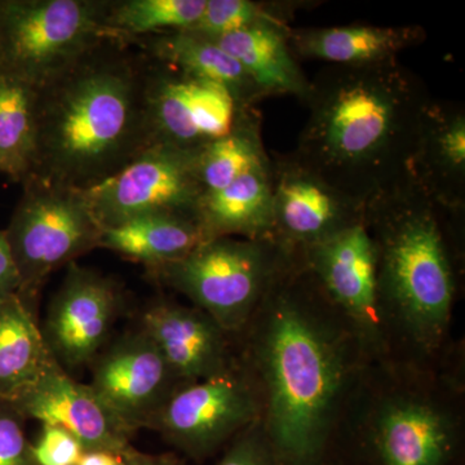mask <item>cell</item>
<instances>
[{"label":"cell","mask_w":465,"mask_h":465,"mask_svg":"<svg viewBox=\"0 0 465 465\" xmlns=\"http://www.w3.org/2000/svg\"><path fill=\"white\" fill-rule=\"evenodd\" d=\"M232 339L278 463L322 465L371 363L298 253Z\"/></svg>","instance_id":"cell-1"},{"label":"cell","mask_w":465,"mask_h":465,"mask_svg":"<svg viewBox=\"0 0 465 465\" xmlns=\"http://www.w3.org/2000/svg\"><path fill=\"white\" fill-rule=\"evenodd\" d=\"M293 161L366 207L412 182L430 100L399 61L335 65L314 82Z\"/></svg>","instance_id":"cell-2"},{"label":"cell","mask_w":465,"mask_h":465,"mask_svg":"<svg viewBox=\"0 0 465 465\" xmlns=\"http://www.w3.org/2000/svg\"><path fill=\"white\" fill-rule=\"evenodd\" d=\"M145 70L142 51L108 38L36 88L30 176L88 191L148 150Z\"/></svg>","instance_id":"cell-3"},{"label":"cell","mask_w":465,"mask_h":465,"mask_svg":"<svg viewBox=\"0 0 465 465\" xmlns=\"http://www.w3.org/2000/svg\"><path fill=\"white\" fill-rule=\"evenodd\" d=\"M442 206L411 182L365 207L390 361L440 367L463 351L451 339L457 273Z\"/></svg>","instance_id":"cell-4"},{"label":"cell","mask_w":465,"mask_h":465,"mask_svg":"<svg viewBox=\"0 0 465 465\" xmlns=\"http://www.w3.org/2000/svg\"><path fill=\"white\" fill-rule=\"evenodd\" d=\"M339 443L357 465H464V356L423 367H367Z\"/></svg>","instance_id":"cell-5"},{"label":"cell","mask_w":465,"mask_h":465,"mask_svg":"<svg viewBox=\"0 0 465 465\" xmlns=\"http://www.w3.org/2000/svg\"><path fill=\"white\" fill-rule=\"evenodd\" d=\"M292 255L274 241L219 237L202 242L185 258L146 275L183 293L234 336L249 323Z\"/></svg>","instance_id":"cell-6"},{"label":"cell","mask_w":465,"mask_h":465,"mask_svg":"<svg viewBox=\"0 0 465 465\" xmlns=\"http://www.w3.org/2000/svg\"><path fill=\"white\" fill-rule=\"evenodd\" d=\"M3 231L16 264L17 295L38 313L43 286L54 272L99 249L101 228L84 191L27 177Z\"/></svg>","instance_id":"cell-7"},{"label":"cell","mask_w":465,"mask_h":465,"mask_svg":"<svg viewBox=\"0 0 465 465\" xmlns=\"http://www.w3.org/2000/svg\"><path fill=\"white\" fill-rule=\"evenodd\" d=\"M110 0H0V75L41 87L99 43Z\"/></svg>","instance_id":"cell-8"},{"label":"cell","mask_w":465,"mask_h":465,"mask_svg":"<svg viewBox=\"0 0 465 465\" xmlns=\"http://www.w3.org/2000/svg\"><path fill=\"white\" fill-rule=\"evenodd\" d=\"M255 382L237 362L226 374L183 384L153 419L158 433L183 459L203 463L260 420Z\"/></svg>","instance_id":"cell-9"},{"label":"cell","mask_w":465,"mask_h":465,"mask_svg":"<svg viewBox=\"0 0 465 465\" xmlns=\"http://www.w3.org/2000/svg\"><path fill=\"white\" fill-rule=\"evenodd\" d=\"M298 255L356 335L370 363L390 361L379 308L375 244L365 219Z\"/></svg>","instance_id":"cell-10"},{"label":"cell","mask_w":465,"mask_h":465,"mask_svg":"<svg viewBox=\"0 0 465 465\" xmlns=\"http://www.w3.org/2000/svg\"><path fill=\"white\" fill-rule=\"evenodd\" d=\"M198 154L171 146H152L121 173L84 191L101 228L154 213L195 219L203 195L197 173Z\"/></svg>","instance_id":"cell-11"},{"label":"cell","mask_w":465,"mask_h":465,"mask_svg":"<svg viewBox=\"0 0 465 465\" xmlns=\"http://www.w3.org/2000/svg\"><path fill=\"white\" fill-rule=\"evenodd\" d=\"M125 311L127 296L115 278L72 262L41 326L45 347L70 375L88 369Z\"/></svg>","instance_id":"cell-12"},{"label":"cell","mask_w":465,"mask_h":465,"mask_svg":"<svg viewBox=\"0 0 465 465\" xmlns=\"http://www.w3.org/2000/svg\"><path fill=\"white\" fill-rule=\"evenodd\" d=\"M241 112L243 110L225 88L146 57L145 113L150 148L163 145L201 152L229 134Z\"/></svg>","instance_id":"cell-13"},{"label":"cell","mask_w":465,"mask_h":465,"mask_svg":"<svg viewBox=\"0 0 465 465\" xmlns=\"http://www.w3.org/2000/svg\"><path fill=\"white\" fill-rule=\"evenodd\" d=\"M90 387L134 434L153 419L183 382L136 323L113 338L88 367Z\"/></svg>","instance_id":"cell-14"},{"label":"cell","mask_w":465,"mask_h":465,"mask_svg":"<svg viewBox=\"0 0 465 465\" xmlns=\"http://www.w3.org/2000/svg\"><path fill=\"white\" fill-rule=\"evenodd\" d=\"M12 402L26 420L61 428L74 436L84 451L125 455L134 449L133 430L104 405L90 384L75 381L56 361Z\"/></svg>","instance_id":"cell-15"},{"label":"cell","mask_w":465,"mask_h":465,"mask_svg":"<svg viewBox=\"0 0 465 465\" xmlns=\"http://www.w3.org/2000/svg\"><path fill=\"white\" fill-rule=\"evenodd\" d=\"M273 182V241L291 253L365 219V207L296 161L281 162Z\"/></svg>","instance_id":"cell-16"},{"label":"cell","mask_w":465,"mask_h":465,"mask_svg":"<svg viewBox=\"0 0 465 465\" xmlns=\"http://www.w3.org/2000/svg\"><path fill=\"white\" fill-rule=\"evenodd\" d=\"M136 324L183 384L226 374L237 366L232 336L194 305L159 296L137 313Z\"/></svg>","instance_id":"cell-17"},{"label":"cell","mask_w":465,"mask_h":465,"mask_svg":"<svg viewBox=\"0 0 465 465\" xmlns=\"http://www.w3.org/2000/svg\"><path fill=\"white\" fill-rule=\"evenodd\" d=\"M195 219L204 240L273 241V182L269 161L251 168L225 188L202 195Z\"/></svg>","instance_id":"cell-18"},{"label":"cell","mask_w":465,"mask_h":465,"mask_svg":"<svg viewBox=\"0 0 465 465\" xmlns=\"http://www.w3.org/2000/svg\"><path fill=\"white\" fill-rule=\"evenodd\" d=\"M128 43L152 60L225 88L242 110L252 109L253 103L264 96L237 60L200 34L180 30Z\"/></svg>","instance_id":"cell-19"},{"label":"cell","mask_w":465,"mask_h":465,"mask_svg":"<svg viewBox=\"0 0 465 465\" xmlns=\"http://www.w3.org/2000/svg\"><path fill=\"white\" fill-rule=\"evenodd\" d=\"M465 174V118L430 105L412 162V182L448 208L460 206Z\"/></svg>","instance_id":"cell-20"},{"label":"cell","mask_w":465,"mask_h":465,"mask_svg":"<svg viewBox=\"0 0 465 465\" xmlns=\"http://www.w3.org/2000/svg\"><path fill=\"white\" fill-rule=\"evenodd\" d=\"M211 41L240 63L262 94H290L307 99L311 82L295 63L283 23L259 24Z\"/></svg>","instance_id":"cell-21"},{"label":"cell","mask_w":465,"mask_h":465,"mask_svg":"<svg viewBox=\"0 0 465 465\" xmlns=\"http://www.w3.org/2000/svg\"><path fill=\"white\" fill-rule=\"evenodd\" d=\"M424 36L419 27L336 26L289 34L291 51L335 65H371L396 60Z\"/></svg>","instance_id":"cell-22"},{"label":"cell","mask_w":465,"mask_h":465,"mask_svg":"<svg viewBox=\"0 0 465 465\" xmlns=\"http://www.w3.org/2000/svg\"><path fill=\"white\" fill-rule=\"evenodd\" d=\"M203 241L194 217L154 213L103 229L99 249L139 262L148 272L185 258Z\"/></svg>","instance_id":"cell-23"},{"label":"cell","mask_w":465,"mask_h":465,"mask_svg":"<svg viewBox=\"0 0 465 465\" xmlns=\"http://www.w3.org/2000/svg\"><path fill=\"white\" fill-rule=\"evenodd\" d=\"M36 316L17 293L0 300V399H17L54 361Z\"/></svg>","instance_id":"cell-24"},{"label":"cell","mask_w":465,"mask_h":465,"mask_svg":"<svg viewBox=\"0 0 465 465\" xmlns=\"http://www.w3.org/2000/svg\"><path fill=\"white\" fill-rule=\"evenodd\" d=\"M36 154V88L0 75V173L23 183Z\"/></svg>","instance_id":"cell-25"},{"label":"cell","mask_w":465,"mask_h":465,"mask_svg":"<svg viewBox=\"0 0 465 465\" xmlns=\"http://www.w3.org/2000/svg\"><path fill=\"white\" fill-rule=\"evenodd\" d=\"M266 161L255 115L251 109L243 110L229 134L208 143L198 154L197 173L202 191L206 194L225 188Z\"/></svg>","instance_id":"cell-26"},{"label":"cell","mask_w":465,"mask_h":465,"mask_svg":"<svg viewBox=\"0 0 465 465\" xmlns=\"http://www.w3.org/2000/svg\"><path fill=\"white\" fill-rule=\"evenodd\" d=\"M206 0H110L105 26L113 39L188 30L197 23Z\"/></svg>","instance_id":"cell-27"},{"label":"cell","mask_w":465,"mask_h":465,"mask_svg":"<svg viewBox=\"0 0 465 465\" xmlns=\"http://www.w3.org/2000/svg\"><path fill=\"white\" fill-rule=\"evenodd\" d=\"M262 23H282L264 5L250 0H206V7L188 32L213 39Z\"/></svg>","instance_id":"cell-28"},{"label":"cell","mask_w":465,"mask_h":465,"mask_svg":"<svg viewBox=\"0 0 465 465\" xmlns=\"http://www.w3.org/2000/svg\"><path fill=\"white\" fill-rule=\"evenodd\" d=\"M26 421L11 400L0 399V465H38Z\"/></svg>","instance_id":"cell-29"},{"label":"cell","mask_w":465,"mask_h":465,"mask_svg":"<svg viewBox=\"0 0 465 465\" xmlns=\"http://www.w3.org/2000/svg\"><path fill=\"white\" fill-rule=\"evenodd\" d=\"M216 465H280L260 421L249 425L224 448Z\"/></svg>","instance_id":"cell-30"},{"label":"cell","mask_w":465,"mask_h":465,"mask_svg":"<svg viewBox=\"0 0 465 465\" xmlns=\"http://www.w3.org/2000/svg\"><path fill=\"white\" fill-rule=\"evenodd\" d=\"M32 445L38 465H78L84 454V446L74 436L51 425H42L41 433Z\"/></svg>","instance_id":"cell-31"},{"label":"cell","mask_w":465,"mask_h":465,"mask_svg":"<svg viewBox=\"0 0 465 465\" xmlns=\"http://www.w3.org/2000/svg\"><path fill=\"white\" fill-rule=\"evenodd\" d=\"M20 289V277L5 232L0 231V300L16 295Z\"/></svg>","instance_id":"cell-32"},{"label":"cell","mask_w":465,"mask_h":465,"mask_svg":"<svg viewBox=\"0 0 465 465\" xmlns=\"http://www.w3.org/2000/svg\"><path fill=\"white\" fill-rule=\"evenodd\" d=\"M124 465H189L186 459L174 454V452H164V454H146L133 449L124 455Z\"/></svg>","instance_id":"cell-33"},{"label":"cell","mask_w":465,"mask_h":465,"mask_svg":"<svg viewBox=\"0 0 465 465\" xmlns=\"http://www.w3.org/2000/svg\"><path fill=\"white\" fill-rule=\"evenodd\" d=\"M124 455L109 451H84L78 465H124Z\"/></svg>","instance_id":"cell-34"},{"label":"cell","mask_w":465,"mask_h":465,"mask_svg":"<svg viewBox=\"0 0 465 465\" xmlns=\"http://www.w3.org/2000/svg\"><path fill=\"white\" fill-rule=\"evenodd\" d=\"M322 465H357L353 458L347 451V449L336 440L333 448L330 451L329 457L323 461Z\"/></svg>","instance_id":"cell-35"}]
</instances>
